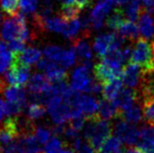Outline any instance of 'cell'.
<instances>
[{
	"label": "cell",
	"mask_w": 154,
	"mask_h": 153,
	"mask_svg": "<svg viewBox=\"0 0 154 153\" xmlns=\"http://www.w3.org/2000/svg\"><path fill=\"white\" fill-rule=\"evenodd\" d=\"M140 0H129V1L125 4V15L126 17L131 20L133 22H136L139 20L141 11H143V6L140 5Z\"/></svg>",
	"instance_id": "24"
},
{
	"label": "cell",
	"mask_w": 154,
	"mask_h": 153,
	"mask_svg": "<svg viewBox=\"0 0 154 153\" xmlns=\"http://www.w3.org/2000/svg\"><path fill=\"white\" fill-rule=\"evenodd\" d=\"M4 108H5V103H4L3 99L0 98V122H1V120L3 119V116L5 115V110H4Z\"/></svg>",
	"instance_id": "41"
},
{
	"label": "cell",
	"mask_w": 154,
	"mask_h": 153,
	"mask_svg": "<svg viewBox=\"0 0 154 153\" xmlns=\"http://www.w3.org/2000/svg\"><path fill=\"white\" fill-rule=\"evenodd\" d=\"M41 55L42 53L39 49L29 46L25 48V50L22 52L19 57H17V59H19L23 63H26L27 66H31V64L36 63L40 61Z\"/></svg>",
	"instance_id": "20"
},
{
	"label": "cell",
	"mask_w": 154,
	"mask_h": 153,
	"mask_svg": "<svg viewBox=\"0 0 154 153\" xmlns=\"http://www.w3.org/2000/svg\"><path fill=\"white\" fill-rule=\"evenodd\" d=\"M121 140L118 136H110L103 143L100 153H117L121 148Z\"/></svg>",
	"instance_id": "26"
},
{
	"label": "cell",
	"mask_w": 154,
	"mask_h": 153,
	"mask_svg": "<svg viewBox=\"0 0 154 153\" xmlns=\"http://www.w3.org/2000/svg\"><path fill=\"white\" fill-rule=\"evenodd\" d=\"M113 0H100L97 5L93 8L91 13V22L94 29H100L103 26L104 17L108 14L112 6Z\"/></svg>",
	"instance_id": "8"
},
{
	"label": "cell",
	"mask_w": 154,
	"mask_h": 153,
	"mask_svg": "<svg viewBox=\"0 0 154 153\" xmlns=\"http://www.w3.org/2000/svg\"><path fill=\"white\" fill-rule=\"evenodd\" d=\"M125 20H126V15H125L124 9L121 6H117L113 10V13L107 18L105 26L110 29L117 30Z\"/></svg>",
	"instance_id": "22"
},
{
	"label": "cell",
	"mask_w": 154,
	"mask_h": 153,
	"mask_svg": "<svg viewBox=\"0 0 154 153\" xmlns=\"http://www.w3.org/2000/svg\"><path fill=\"white\" fill-rule=\"evenodd\" d=\"M63 4H72V3H76L75 0H62Z\"/></svg>",
	"instance_id": "43"
},
{
	"label": "cell",
	"mask_w": 154,
	"mask_h": 153,
	"mask_svg": "<svg viewBox=\"0 0 154 153\" xmlns=\"http://www.w3.org/2000/svg\"><path fill=\"white\" fill-rule=\"evenodd\" d=\"M143 106H140V103H137L126 110L120 109L118 117L116 119H122L128 123L137 124V123H140L141 120H143Z\"/></svg>",
	"instance_id": "16"
},
{
	"label": "cell",
	"mask_w": 154,
	"mask_h": 153,
	"mask_svg": "<svg viewBox=\"0 0 154 153\" xmlns=\"http://www.w3.org/2000/svg\"><path fill=\"white\" fill-rule=\"evenodd\" d=\"M136 148L141 153H154V143L139 139L136 143Z\"/></svg>",
	"instance_id": "36"
},
{
	"label": "cell",
	"mask_w": 154,
	"mask_h": 153,
	"mask_svg": "<svg viewBox=\"0 0 154 153\" xmlns=\"http://www.w3.org/2000/svg\"><path fill=\"white\" fill-rule=\"evenodd\" d=\"M37 6L38 0H20V7L23 14H33Z\"/></svg>",
	"instance_id": "34"
},
{
	"label": "cell",
	"mask_w": 154,
	"mask_h": 153,
	"mask_svg": "<svg viewBox=\"0 0 154 153\" xmlns=\"http://www.w3.org/2000/svg\"><path fill=\"white\" fill-rule=\"evenodd\" d=\"M141 78V71L139 66L135 63H128L122 68V79L125 87L139 90Z\"/></svg>",
	"instance_id": "9"
},
{
	"label": "cell",
	"mask_w": 154,
	"mask_h": 153,
	"mask_svg": "<svg viewBox=\"0 0 154 153\" xmlns=\"http://www.w3.org/2000/svg\"><path fill=\"white\" fill-rule=\"evenodd\" d=\"M75 2L81 10L86 9L93 5V0H75Z\"/></svg>",
	"instance_id": "39"
},
{
	"label": "cell",
	"mask_w": 154,
	"mask_h": 153,
	"mask_svg": "<svg viewBox=\"0 0 154 153\" xmlns=\"http://www.w3.org/2000/svg\"><path fill=\"white\" fill-rule=\"evenodd\" d=\"M44 55L47 59L51 60L53 62H56V63H60L62 61L63 59V56L64 54V51L63 48H60L59 46H56V45H49L47 46L45 49L43 51Z\"/></svg>",
	"instance_id": "28"
},
{
	"label": "cell",
	"mask_w": 154,
	"mask_h": 153,
	"mask_svg": "<svg viewBox=\"0 0 154 153\" xmlns=\"http://www.w3.org/2000/svg\"><path fill=\"white\" fill-rule=\"evenodd\" d=\"M46 111H47L46 107L44 106L43 104L31 103L29 106H27L26 115H27V118H29L30 120H36L45 115Z\"/></svg>",
	"instance_id": "27"
},
{
	"label": "cell",
	"mask_w": 154,
	"mask_h": 153,
	"mask_svg": "<svg viewBox=\"0 0 154 153\" xmlns=\"http://www.w3.org/2000/svg\"><path fill=\"white\" fill-rule=\"evenodd\" d=\"M76 51L74 47L72 46L68 51H64V54L63 56V59L60 61V64L64 68H68L71 66H73L76 62Z\"/></svg>",
	"instance_id": "31"
},
{
	"label": "cell",
	"mask_w": 154,
	"mask_h": 153,
	"mask_svg": "<svg viewBox=\"0 0 154 153\" xmlns=\"http://www.w3.org/2000/svg\"><path fill=\"white\" fill-rule=\"evenodd\" d=\"M114 125L115 136H118L120 140L126 145L132 146L136 144L140 139V129L136 127L135 124L128 123L122 119H116Z\"/></svg>",
	"instance_id": "5"
},
{
	"label": "cell",
	"mask_w": 154,
	"mask_h": 153,
	"mask_svg": "<svg viewBox=\"0 0 154 153\" xmlns=\"http://www.w3.org/2000/svg\"><path fill=\"white\" fill-rule=\"evenodd\" d=\"M129 63L140 67L141 73L154 72V50L152 42L140 37L133 44V50Z\"/></svg>",
	"instance_id": "1"
},
{
	"label": "cell",
	"mask_w": 154,
	"mask_h": 153,
	"mask_svg": "<svg viewBox=\"0 0 154 153\" xmlns=\"http://www.w3.org/2000/svg\"><path fill=\"white\" fill-rule=\"evenodd\" d=\"M63 142L54 136V138L50 139L45 144V147H44V151L43 153H60V151L62 150V146Z\"/></svg>",
	"instance_id": "33"
},
{
	"label": "cell",
	"mask_w": 154,
	"mask_h": 153,
	"mask_svg": "<svg viewBox=\"0 0 154 153\" xmlns=\"http://www.w3.org/2000/svg\"><path fill=\"white\" fill-rule=\"evenodd\" d=\"M117 33H103L99 35L94 41V51L96 52L97 57L100 60L104 58L110 50L111 44L114 41Z\"/></svg>",
	"instance_id": "11"
},
{
	"label": "cell",
	"mask_w": 154,
	"mask_h": 153,
	"mask_svg": "<svg viewBox=\"0 0 154 153\" xmlns=\"http://www.w3.org/2000/svg\"><path fill=\"white\" fill-rule=\"evenodd\" d=\"M143 3L144 9L149 13H153L154 12V0H140Z\"/></svg>",
	"instance_id": "40"
},
{
	"label": "cell",
	"mask_w": 154,
	"mask_h": 153,
	"mask_svg": "<svg viewBox=\"0 0 154 153\" xmlns=\"http://www.w3.org/2000/svg\"><path fill=\"white\" fill-rule=\"evenodd\" d=\"M19 5L20 0H0V6L3 12L9 16H15L18 14Z\"/></svg>",
	"instance_id": "30"
},
{
	"label": "cell",
	"mask_w": 154,
	"mask_h": 153,
	"mask_svg": "<svg viewBox=\"0 0 154 153\" xmlns=\"http://www.w3.org/2000/svg\"><path fill=\"white\" fill-rule=\"evenodd\" d=\"M4 96L8 102H14V103H20L23 104H26V91L23 87L19 86H9L6 87L4 91Z\"/></svg>",
	"instance_id": "19"
},
{
	"label": "cell",
	"mask_w": 154,
	"mask_h": 153,
	"mask_svg": "<svg viewBox=\"0 0 154 153\" xmlns=\"http://www.w3.org/2000/svg\"><path fill=\"white\" fill-rule=\"evenodd\" d=\"M141 106L145 123L154 126V96L141 100Z\"/></svg>",
	"instance_id": "25"
},
{
	"label": "cell",
	"mask_w": 154,
	"mask_h": 153,
	"mask_svg": "<svg viewBox=\"0 0 154 153\" xmlns=\"http://www.w3.org/2000/svg\"><path fill=\"white\" fill-rule=\"evenodd\" d=\"M72 43H73V47L76 51V56L81 62V64L87 62H91L92 51L89 43L86 41V38L79 36L75 40H73Z\"/></svg>",
	"instance_id": "15"
},
{
	"label": "cell",
	"mask_w": 154,
	"mask_h": 153,
	"mask_svg": "<svg viewBox=\"0 0 154 153\" xmlns=\"http://www.w3.org/2000/svg\"><path fill=\"white\" fill-rule=\"evenodd\" d=\"M64 136L67 139H72V140H75L77 138H79V131L75 130L72 127H66V131L63 133Z\"/></svg>",
	"instance_id": "38"
},
{
	"label": "cell",
	"mask_w": 154,
	"mask_h": 153,
	"mask_svg": "<svg viewBox=\"0 0 154 153\" xmlns=\"http://www.w3.org/2000/svg\"><path fill=\"white\" fill-rule=\"evenodd\" d=\"M123 85H124V83H123L122 75L113 78L109 82L105 83L103 86V91H102L103 99L113 102V100L117 98V96H118L120 91L122 90Z\"/></svg>",
	"instance_id": "13"
},
{
	"label": "cell",
	"mask_w": 154,
	"mask_h": 153,
	"mask_svg": "<svg viewBox=\"0 0 154 153\" xmlns=\"http://www.w3.org/2000/svg\"><path fill=\"white\" fill-rule=\"evenodd\" d=\"M79 103H80L81 108H82L85 118L92 117V116L98 114L100 102L96 98H94V96H87V95H81Z\"/></svg>",
	"instance_id": "17"
},
{
	"label": "cell",
	"mask_w": 154,
	"mask_h": 153,
	"mask_svg": "<svg viewBox=\"0 0 154 153\" xmlns=\"http://www.w3.org/2000/svg\"><path fill=\"white\" fill-rule=\"evenodd\" d=\"M26 107L25 104L20 103H14V102H7L5 103V115L7 116H14L18 115L23 111V108Z\"/></svg>",
	"instance_id": "32"
},
{
	"label": "cell",
	"mask_w": 154,
	"mask_h": 153,
	"mask_svg": "<svg viewBox=\"0 0 154 153\" xmlns=\"http://www.w3.org/2000/svg\"><path fill=\"white\" fill-rule=\"evenodd\" d=\"M45 75L51 83L68 81V73L66 70L64 69V67H60L56 63L54 66L45 71Z\"/></svg>",
	"instance_id": "21"
},
{
	"label": "cell",
	"mask_w": 154,
	"mask_h": 153,
	"mask_svg": "<svg viewBox=\"0 0 154 153\" xmlns=\"http://www.w3.org/2000/svg\"><path fill=\"white\" fill-rule=\"evenodd\" d=\"M2 21H3V15H2L1 12H0V25H1Z\"/></svg>",
	"instance_id": "44"
},
{
	"label": "cell",
	"mask_w": 154,
	"mask_h": 153,
	"mask_svg": "<svg viewBox=\"0 0 154 153\" xmlns=\"http://www.w3.org/2000/svg\"><path fill=\"white\" fill-rule=\"evenodd\" d=\"M113 129V124L111 122L100 118L96 123L95 130L91 139L88 140L91 146L94 148L96 153H100L103 143L106 142L107 139L111 136Z\"/></svg>",
	"instance_id": "4"
},
{
	"label": "cell",
	"mask_w": 154,
	"mask_h": 153,
	"mask_svg": "<svg viewBox=\"0 0 154 153\" xmlns=\"http://www.w3.org/2000/svg\"><path fill=\"white\" fill-rule=\"evenodd\" d=\"M34 136L36 139H38V142L41 144H46L48 140L50 139L51 131L46 127H37L34 130Z\"/></svg>",
	"instance_id": "35"
},
{
	"label": "cell",
	"mask_w": 154,
	"mask_h": 153,
	"mask_svg": "<svg viewBox=\"0 0 154 153\" xmlns=\"http://www.w3.org/2000/svg\"><path fill=\"white\" fill-rule=\"evenodd\" d=\"M116 31L121 37H123L124 39H128L132 42L137 41L140 38L139 36L140 34L139 26L135 22H133L129 19L125 20Z\"/></svg>",
	"instance_id": "14"
},
{
	"label": "cell",
	"mask_w": 154,
	"mask_h": 153,
	"mask_svg": "<svg viewBox=\"0 0 154 153\" xmlns=\"http://www.w3.org/2000/svg\"><path fill=\"white\" fill-rule=\"evenodd\" d=\"M140 95L139 90L132 89V88H124L120 91L117 98L113 100L116 106L121 110H126L132 107L134 104L140 103Z\"/></svg>",
	"instance_id": "7"
},
{
	"label": "cell",
	"mask_w": 154,
	"mask_h": 153,
	"mask_svg": "<svg viewBox=\"0 0 154 153\" xmlns=\"http://www.w3.org/2000/svg\"><path fill=\"white\" fill-rule=\"evenodd\" d=\"M137 22H139V29L141 37L146 40L151 39L154 35L153 19L151 17V14L145 10L144 7L143 8V11H141Z\"/></svg>",
	"instance_id": "12"
},
{
	"label": "cell",
	"mask_w": 154,
	"mask_h": 153,
	"mask_svg": "<svg viewBox=\"0 0 154 153\" xmlns=\"http://www.w3.org/2000/svg\"><path fill=\"white\" fill-rule=\"evenodd\" d=\"M28 91L32 94H49L54 96L52 93V83L48 80L46 75L35 73L28 81Z\"/></svg>",
	"instance_id": "10"
},
{
	"label": "cell",
	"mask_w": 154,
	"mask_h": 153,
	"mask_svg": "<svg viewBox=\"0 0 154 153\" xmlns=\"http://www.w3.org/2000/svg\"><path fill=\"white\" fill-rule=\"evenodd\" d=\"M119 111L120 109L116 106L114 102H110V100H107L104 99L100 100L98 113L102 119H104V120L116 119L118 117Z\"/></svg>",
	"instance_id": "18"
},
{
	"label": "cell",
	"mask_w": 154,
	"mask_h": 153,
	"mask_svg": "<svg viewBox=\"0 0 154 153\" xmlns=\"http://www.w3.org/2000/svg\"><path fill=\"white\" fill-rule=\"evenodd\" d=\"M152 46H153V50H154V41L152 42Z\"/></svg>",
	"instance_id": "45"
},
{
	"label": "cell",
	"mask_w": 154,
	"mask_h": 153,
	"mask_svg": "<svg viewBox=\"0 0 154 153\" xmlns=\"http://www.w3.org/2000/svg\"><path fill=\"white\" fill-rule=\"evenodd\" d=\"M122 64L107 58H103L94 66V74L96 81L103 86L113 78L122 75Z\"/></svg>",
	"instance_id": "2"
},
{
	"label": "cell",
	"mask_w": 154,
	"mask_h": 153,
	"mask_svg": "<svg viewBox=\"0 0 154 153\" xmlns=\"http://www.w3.org/2000/svg\"><path fill=\"white\" fill-rule=\"evenodd\" d=\"M85 123H86V118H85V116H80V117L72 118L69 123V126L75 129L77 131H80L83 129Z\"/></svg>",
	"instance_id": "37"
},
{
	"label": "cell",
	"mask_w": 154,
	"mask_h": 153,
	"mask_svg": "<svg viewBox=\"0 0 154 153\" xmlns=\"http://www.w3.org/2000/svg\"><path fill=\"white\" fill-rule=\"evenodd\" d=\"M81 9L76 3L62 4L60 10V17L66 22L69 23L75 19H78Z\"/></svg>",
	"instance_id": "23"
},
{
	"label": "cell",
	"mask_w": 154,
	"mask_h": 153,
	"mask_svg": "<svg viewBox=\"0 0 154 153\" xmlns=\"http://www.w3.org/2000/svg\"><path fill=\"white\" fill-rule=\"evenodd\" d=\"M60 153H74L73 149H70L69 147H66V148H63L60 151Z\"/></svg>",
	"instance_id": "42"
},
{
	"label": "cell",
	"mask_w": 154,
	"mask_h": 153,
	"mask_svg": "<svg viewBox=\"0 0 154 153\" xmlns=\"http://www.w3.org/2000/svg\"><path fill=\"white\" fill-rule=\"evenodd\" d=\"M30 75V66L23 63L19 59L15 58L10 67L6 71L4 80L10 86L23 87L28 83Z\"/></svg>",
	"instance_id": "3"
},
{
	"label": "cell",
	"mask_w": 154,
	"mask_h": 153,
	"mask_svg": "<svg viewBox=\"0 0 154 153\" xmlns=\"http://www.w3.org/2000/svg\"><path fill=\"white\" fill-rule=\"evenodd\" d=\"M80 27H81V22L78 19H75L73 21H71L67 23L66 29H64L63 34L66 36V38L70 39L72 42L77 37H79V36H77V34H78V32L80 30Z\"/></svg>",
	"instance_id": "29"
},
{
	"label": "cell",
	"mask_w": 154,
	"mask_h": 153,
	"mask_svg": "<svg viewBox=\"0 0 154 153\" xmlns=\"http://www.w3.org/2000/svg\"><path fill=\"white\" fill-rule=\"evenodd\" d=\"M91 68L89 66L81 64L80 66L76 67L72 73V82L71 87L76 92H85L91 93V88L94 81L89 76Z\"/></svg>",
	"instance_id": "6"
}]
</instances>
